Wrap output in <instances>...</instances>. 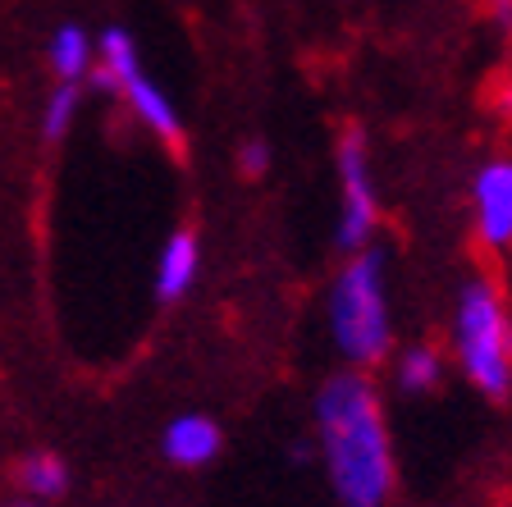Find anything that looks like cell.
<instances>
[{
    "mask_svg": "<svg viewBox=\"0 0 512 507\" xmlns=\"http://www.w3.org/2000/svg\"><path fill=\"white\" fill-rule=\"evenodd\" d=\"M316 448L343 507H384L398 466L380 389L366 370H334L316 389Z\"/></svg>",
    "mask_w": 512,
    "mask_h": 507,
    "instance_id": "cell-1",
    "label": "cell"
},
{
    "mask_svg": "<svg viewBox=\"0 0 512 507\" xmlns=\"http://www.w3.org/2000/svg\"><path fill=\"white\" fill-rule=\"evenodd\" d=\"M334 352L352 370H371L394 352V307H389V261L380 247H362L339 265L325 297Z\"/></svg>",
    "mask_w": 512,
    "mask_h": 507,
    "instance_id": "cell-2",
    "label": "cell"
},
{
    "mask_svg": "<svg viewBox=\"0 0 512 507\" xmlns=\"http://www.w3.org/2000/svg\"><path fill=\"white\" fill-rule=\"evenodd\" d=\"M453 357L471 389L485 398L512 393V316L499 284L485 275H471L453 302Z\"/></svg>",
    "mask_w": 512,
    "mask_h": 507,
    "instance_id": "cell-3",
    "label": "cell"
},
{
    "mask_svg": "<svg viewBox=\"0 0 512 507\" xmlns=\"http://www.w3.org/2000/svg\"><path fill=\"white\" fill-rule=\"evenodd\" d=\"M101 69H96V87L101 92H119L128 101V110L138 115L142 128H151L170 151H183V119L174 110V101L142 74L138 60V42L128 28H106L101 32Z\"/></svg>",
    "mask_w": 512,
    "mask_h": 507,
    "instance_id": "cell-4",
    "label": "cell"
},
{
    "mask_svg": "<svg viewBox=\"0 0 512 507\" xmlns=\"http://www.w3.org/2000/svg\"><path fill=\"white\" fill-rule=\"evenodd\" d=\"M334 174H339V224H334V247L343 256L371 247L375 229H380V192H375L371 174V147L357 124L339 133L334 147Z\"/></svg>",
    "mask_w": 512,
    "mask_h": 507,
    "instance_id": "cell-5",
    "label": "cell"
},
{
    "mask_svg": "<svg viewBox=\"0 0 512 507\" xmlns=\"http://www.w3.org/2000/svg\"><path fill=\"white\" fill-rule=\"evenodd\" d=\"M471 229L485 252L512 247V156H490L471 174Z\"/></svg>",
    "mask_w": 512,
    "mask_h": 507,
    "instance_id": "cell-6",
    "label": "cell"
},
{
    "mask_svg": "<svg viewBox=\"0 0 512 507\" xmlns=\"http://www.w3.org/2000/svg\"><path fill=\"white\" fill-rule=\"evenodd\" d=\"M220 448H224V430L202 412L174 416V421L165 425V434H160V453H165V462L179 466V471H202V466H211L215 457H220Z\"/></svg>",
    "mask_w": 512,
    "mask_h": 507,
    "instance_id": "cell-7",
    "label": "cell"
},
{
    "mask_svg": "<svg viewBox=\"0 0 512 507\" xmlns=\"http://www.w3.org/2000/svg\"><path fill=\"white\" fill-rule=\"evenodd\" d=\"M197 270H202V238H197V229L170 233L156 261V297L160 302H179L183 293H192Z\"/></svg>",
    "mask_w": 512,
    "mask_h": 507,
    "instance_id": "cell-8",
    "label": "cell"
},
{
    "mask_svg": "<svg viewBox=\"0 0 512 507\" xmlns=\"http://www.w3.org/2000/svg\"><path fill=\"white\" fill-rule=\"evenodd\" d=\"M51 69L60 83H83L92 74V37L78 23H64L51 37Z\"/></svg>",
    "mask_w": 512,
    "mask_h": 507,
    "instance_id": "cell-9",
    "label": "cell"
},
{
    "mask_svg": "<svg viewBox=\"0 0 512 507\" xmlns=\"http://www.w3.org/2000/svg\"><path fill=\"white\" fill-rule=\"evenodd\" d=\"M19 480L37 503H51V498H60L69 489V466L55 453H28L19 462Z\"/></svg>",
    "mask_w": 512,
    "mask_h": 507,
    "instance_id": "cell-10",
    "label": "cell"
},
{
    "mask_svg": "<svg viewBox=\"0 0 512 507\" xmlns=\"http://www.w3.org/2000/svg\"><path fill=\"white\" fill-rule=\"evenodd\" d=\"M444 380V357L430 343H412V348L398 357V389L403 393H430Z\"/></svg>",
    "mask_w": 512,
    "mask_h": 507,
    "instance_id": "cell-11",
    "label": "cell"
},
{
    "mask_svg": "<svg viewBox=\"0 0 512 507\" xmlns=\"http://www.w3.org/2000/svg\"><path fill=\"white\" fill-rule=\"evenodd\" d=\"M74 119H78V83H55L51 96H46V110H42V138L64 142V133L74 128Z\"/></svg>",
    "mask_w": 512,
    "mask_h": 507,
    "instance_id": "cell-12",
    "label": "cell"
},
{
    "mask_svg": "<svg viewBox=\"0 0 512 507\" xmlns=\"http://www.w3.org/2000/svg\"><path fill=\"white\" fill-rule=\"evenodd\" d=\"M238 169H243V179H261L270 169V147L261 138H247L243 147H238Z\"/></svg>",
    "mask_w": 512,
    "mask_h": 507,
    "instance_id": "cell-13",
    "label": "cell"
},
{
    "mask_svg": "<svg viewBox=\"0 0 512 507\" xmlns=\"http://www.w3.org/2000/svg\"><path fill=\"white\" fill-rule=\"evenodd\" d=\"M494 19H499L503 28L512 32V0H494Z\"/></svg>",
    "mask_w": 512,
    "mask_h": 507,
    "instance_id": "cell-14",
    "label": "cell"
},
{
    "mask_svg": "<svg viewBox=\"0 0 512 507\" xmlns=\"http://www.w3.org/2000/svg\"><path fill=\"white\" fill-rule=\"evenodd\" d=\"M19 507H42V503H19Z\"/></svg>",
    "mask_w": 512,
    "mask_h": 507,
    "instance_id": "cell-15",
    "label": "cell"
}]
</instances>
